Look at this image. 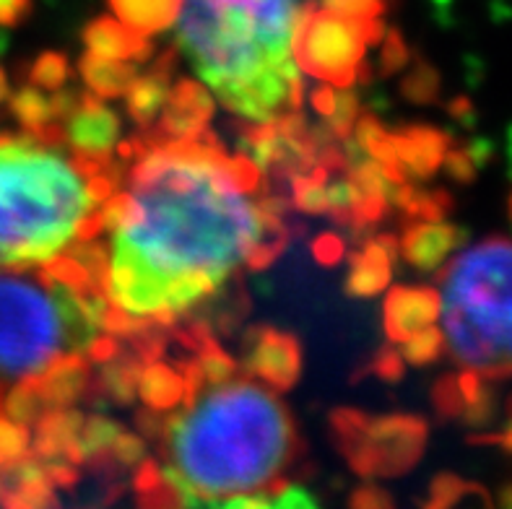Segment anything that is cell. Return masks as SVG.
<instances>
[{
    "instance_id": "obj_1",
    "label": "cell",
    "mask_w": 512,
    "mask_h": 509,
    "mask_svg": "<svg viewBox=\"0 0 512 509\" xmlns=\"http://www.w3.org/2000/svg\"><path fill=\"white\" fill-rule=\"evenodd\" d=\"M117 162L97 234L115 336L175 328L286 247L289 229L258 164L229 154L214 133H141Z\"/></svg>"
},
{
    "instance_id": "obj_2",
    "label": "cell",
    "mask_w": 512,
    "mask_h": 509,
    "mask_svg": "<svg viewBox=\"0 0 512 509\" xmlns=\"http://www.w3.org/2000/svg\"><path fill=\"white\" fill-rule=\"evenodd\" d=\"M188 390L175 408L141 416L159 442V465L136 476L143 504L201 507H297L312 504L292 484L299 434L292 413L253 374L203 377L193 359L182 364Z\"/></svg>"
},
{
    "instance_id": "obj_3",
    "label": "cell",
    "mask_w": 512,
    "mask_h": 509,
    "mask_svg": "<svg viewBox=\"0 0 512 509\" xmlns=\"http://www.w3.org/2000/svg\"><path fill=\"white\" fill-rule=\"evenodd\" d=\"M120 341L97 237L42 268L0 271V400L68 361L102 364Z\"/></svg>"
},
{
    "instance_id": "obj_4",
    "label": "cell",
    "mask_w": 512,
    "mask_h": 509,
    "mask_svg": "<svg viewBox=\"0 0 512 509\" xmlns=\"http://www.w3.org/2000/svg\"><path fill=\"white\" fill-rule=\"evenodd\" d=\"M120 162L73 154L60 125L0 136V271L42 268L102 229Z\"/></svg>"
},
{
    "instance_id": "obj_5",
    "label": "cell",
    "mask_w": 512,
    "mask_h": 509,
    "mask_svg": "<svg viewBox=\"0 0 512 509\" xmlns=\"http://www.w3.org/2000/svg\"><path fill=\"white\" fill-rule=\"evenodd\" d=\"M299 0H182L177 45L229 112L268 125L299 115Z\"/></svg>"
},
{
    "instance_id": "obj_6",
    "label": "cell",
    "mask_w": 512,
    "mask_h": 509,
    "mask_svg": "<svg viewBox=\"0 0 512 509\" xmlns=\"http://www.w3.org/2000/svg\"><path fill=\"white\" fill-rule=\"evenodd\" d=\"M442 338L455 364L481 377H512V245L489 237L440 273Z\"/></svg>"
},
{
    "instance_id": "obj_7",
    "label": "cell",
    "mask_w": 512,
    "mask_h": 509,
    "mask_svg": "<svg viewBox=\"0 0 512 509\" xmlns=\"http://www.w3.org/2000/svg\"><path fill=\"white\" fill-rule=\"evenodd\" d=\"M380 19H359L318 3H307L299 13L292 50L299 71L331 86H351L364 63L367 47L380 39Z\"/></svg>"
},
{
    "instance_id": "obj_8",
    "label": "cell",
    "mask_w": 512,
    "mask_h": 509,
    "mask_svg": "<svg viewBox=\"0 0 512 509\" xmlns=\"http://www.w3.org/2000/svg\"><path fill=\"white\" fill-rule=\"evenodd\" d=\"M341 416L338 434L344 439V450L351 463L362 473H403L422 458L427 426L414 416H390V419L367 421L357 413Z\"/></svg>"
},
{
    "instance_id": "obj_9",
    "label": "cell",
    "mask_w": 512,
    "mask_h": 509,
    "mask_svg": "<svg viewBox=\"0 0 512 509\" xmlns=\"http://www.w3.org/2000/svg\"><path fill=\"white\" fill-rule=\"evenodd\" d=\"M60 133L73 154L91 162H112L120 138V123L115 112L99 102L97 94H71L60 115Z\"/></svg>"
},
{
    "instance_id": "obj_10",
    "label": "cell",
    "mask_w": 512,
    "mask_h": 509,
    "mask_svg": "<svg viewBox=\"0 0 512 509\" xmlns=\"http://www.w3.org/2000/svg\"><path fill=\"white\" fill-rule=\"evenodd\" d=\"M247 372L263 380L266 385L284 390L294 385L299 374V346L292 336L276 328H253L245 348Z\"/></svg>"
},
{
    "instance_id": "obj_11",
    "label": "cell",
    "mask_w": 512,
    "mask_h": 509,
    "mask_svg": "<svg viewBox=\"0 0 512 509\" xmlns=\"http://www.w3.org/2000/svg\"><path fill=\"white\" fill-rule=\"evenodd\" d=\"M214 104H211V94L201 89L198 84L190 81H180L172 86L169 99L164 104L162 115L156 117V123L146 128L143 133L156 138H190L203 133L211 120Z\"/></svg>"
},
{
    "instance_id": "obj_12",
    "label": "cell",
    "mask_w": 512,
    "mask_h": 509,
    "mask_svg": "<svg viewBox=\"0 0 512 509\" xmlns=\"http://www.w3.org/2000/svg\"><path fill=\"white\" fill-rule=\"evenodd\" d=\"M440 320V291L429 286H398L385 299V333L393 343L409 341Z\"/></svg>"
},
{
    "instance_id": "obj_13",
    "label": "cell",
    "mask_w": 512,
    "mask_h": 509,
    "mask_svg": "<svg viewBox=\"0 0 512 509\" xmlns=\"http://www.w3.org/2000/svg\"><path fill=\"white\" fill-rule=\"evenodd\" d=\"M463 242H466V232L461 226L445 224L440 219H416L414 224L406 226V232L398 242V252L419 271H435L445 263L450 252L463 245Z\"/></svg>"
},
{
    "instance_id": "obj_14",
    "label": "cell",
    "mask_w": 512,
    "mask_h": 509,
    "mask_svg": "<svg viewBox=\"0 0 512 509\" xmlns=\"http://www.w3.org/2000/svg\"><path fill=\"white\" fill-rule=\"evenodd\" d=\"M390 141H393V151H396V159L403 172H411L422 180L437 172L450 146V138L445 133L435 128H424V125L390 136Z\"/></svg>"
},
{
    "instance_id": "obj_15",
    "label": "cell",
    "mask_w": 512,
    "mask_h": 509,
    "mask_svg": "<svg viewBox=\"0 0 512 509\" xmlns=\"http://www.w3.org/2000/svg\"><path fill=\"white\" fill-rule=\"evenodd\" d=\"M86 52H94L99 58L112 60H143L149 58V37L133 32L123 21L117 19H97L86 26L84 32Z\"/></svg>"
},
{
    "instance_id": "obj_16",
    "label": "cell",
    "mask_w": 512,
    "mask_h": 509,
    "mask_svg": "<svg viewBox=\"0 0 512 509\" xmlns=\"http://www.w3.org/2000/svg\"><path fill=\"white\" fill-rule=\"evenodd\" d=\"M169 65H172V55H164L154 65V71L146 73V76H136V81L125 91L128 94V112L143 130L156 123V117L162 115L164 104H167L169 91H172Z\"/></svg>"
},
{
    "instance_id": "obj_17",
    "label": "cell",
    "mask_w": 512,
    "mask_h": 509,
    "mask_svg": "<svg viewBox=\"0 0 512 509\" xmlns=\"http://www.w3.org/2000/svg\"><path fill=\"white\" fill-rule=\"evenodd\" d=\"M398 255V242L390 237H380L364 247L351 265L349 291L359 297H372L380 289H385L393 271V258Z\"/></svg>"
},
{
    "instance_id": "obj_18",
    "label": "cell",
    "mask_w": 512,
    "mask_h": 509,
    "mask_svg": "<svg viewBox=\"0 0 512 509\" xmlns=\"http://www.w3.org/2000/svg\"><path fill=\"white\" fill-rule=\"evenodd\" d=\"M117 21L128 29L149 37V34L167 32L177 21L182 0H107Z\"/></svg>"
},
{
    "instance_id": "obj_19",
    "label": "cell",
    "mask_w": 512,
    "mask_h": 509,
    "mask_svg": "<svg viewBox=\"0 0 512 509\" xmlns=\"http://www.w3.org/2000/svg\"><path fill=\"white\" fill-rule=\"evenodd\" d=\"M81 73L91 94L102 97H123L130 84L136 81L138 71L128 60L99 58L94 52H86L81 58Z\"/></svg>"
},
{
    "instance_id": "obj_20",
    "label": "cell",
    "mask_w": 512,
    "mask_h": 509,
    "mask_svg": "<svg viewBox=\"0 0 512 509\" xmlns=\"http://www.w3.org/2000/svg\"><path fill=\"white\" fill-rule=\"evenodd\" d=\"M403 348V359L416 364V367H427L432 361L440 359V354L445 351V338H442V330L429 325V328L419 330L416 336H411L409 341L398 343Z\"/></svg>"
},
{
    "instance_id": "obj_21",
    "label": "cell",
    "mask_w": 512,
    "mask_h": 509,
    "mask_svg": "<svg viewBox=\"0 0 512 509\" xmlns=\"http://www.w3.org/2000/svg\"><path fill=\"white\" fill-rule=\"evenodd\" d=\"M463 497H479L481 502L489 504L487 491L484 486L476 484H463L458 476H450V473H442V476L435 478L432 484V507H450V504L461 502Z\"/></svg>"
},
{
    "instance_id": "obj_22",
    "label": "cell",
    "mask_w": 512,
    "mask_h": 509,
    "mask_svg": "<svg viewBox=\"0 0 512 509\" xmlns=\"http://www.w3.org/2000/svg\"><path fill=\"white\" fill-rule=\"evenodd\" d=\"M29 78H32V84L39 86V89H63L65 78H68V63H65V58L55 55V52H45L42 58H37Z\"/></svg>"
},
{
    "instance_id": "obj_23",
    "label": "cell",
    "mask_w": 512,
    "mask_h": 509,
    "mask_svg": "<svg viewBox=\"0 0 512 509\" xmlns=\"http://www.w3.org/2000/svg\"><path fill=\"white\" fill-rule=\"evenodd\" d=\"M435 406L437 411L445 416V419H455V416H461L463 413V395L461 387H458V380H455L453 374L448 377H442L435 387Z\"/></svg>"
},
{
    "instance_id": "obj_24",
    "label": "cell",
    "mask_w": 512,
    "mask_h": 509,
    "mask_svg": "<svg viewBox=\"0 0 512 509\" xmlns=\"http://www.w3.org/2000/svg\"><path fill=\"white\" fill-rule=\"evenodd\" d=\"M318 6L331 8L338 13H349V16H359V19H380L383 13V0H315Z\"/></svg>"
},
{
    "instance_id": "obj_25",
    "label": "cell",
    "mask_w": 512,
    "mask_h": 509,
    "mask_svg": "<svg viewBox=\"0 0 512 509\" xmlns=\"http://www.w3.org/2000/svg\"><path fill=\"white\" fill-rule=\"evenodd\" d=\"M437 86H440V81H437V73L429 68V65H424L422 71H416V76L411 78L409 84H406V89H409V94L414 99H419V102H432L437 94Z\"/></svg>"
},
{
    "instance_id": "obj_26",
    "label": "cell",
    "mask_w": 512,
    "mask_h": 509,
    "mask_svg": "<svg viewBox=\"0 0 512 509\" xmlns=\"http://www.w3.org/2000/svg\"><path fill=\"white\" fill-rule=\"evenodd\" d=\"M445 169H448V174L453 177V180L458 182H474L476 177V164L474 159L468 156V151H450V154H445Z\"/></svg>"
},
{
    "instance_id": "obj_27",
    "label": "cell",
    "mask_w": 512,
    "mask_h": 509,
    "mask_svg": "<svg viewBox=\"0 0 512 509\" xmlns=\"http://www.w3.org/2000/svg\"><path fill=\"white\" fill-rule=\"evenodd\" d=\"M32 0H0V26L19 24Z\"/></svg>"
},
{
    "instance_id": "obj_28",
    "label": "cell",
    "mask_w": 512,
    "mask_h": 509,
    "mask_svg": "<svg viewBox=\"0 0 512 509\" xmlns=\"http://www.w3.org/2000/svg\"><path fill=\"white\" fill-rule=\"evenodd\" d=\"M500 504H502V507L512 509V484H505L500 489Z\"/></svg>"
},
{
    "instance_id": "obj_29",
    "label": "cell",
    "mask_w": 512,
    "mask_h": 509,
    "mask_svg": "<svg viewBox=\"0 0 512 509\" xmlns=\"http://www.w3.org/2000/svg\"><path fill=\"white\" fill-rule=\"evenodd\" d=\"M3 45V42H0ZM6 99V76H3V71H0V102Z\"/></svg>"
},
{
    "instance_id": "obj_30",
    "label": "cell",
    "mask_w": 512,
    "mask_h": 509,
    "mask_svg": "<svg viewBox=\"0 0 512 509\" xmlns=\"http://www.w3.org/2000/svg\"><path fill=\"white\" fill-rule=\"evenodd\" d=\"M507 419L512 421V395H510V398H507Z\"/></svg>"
}]
</instances>
